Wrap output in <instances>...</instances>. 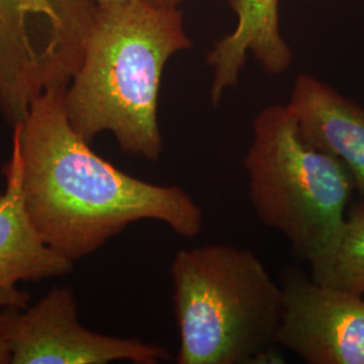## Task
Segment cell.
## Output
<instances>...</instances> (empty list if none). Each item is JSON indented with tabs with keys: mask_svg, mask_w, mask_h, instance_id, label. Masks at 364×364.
I'll return each mask as SVG.
<instances>
[{
	"mask_svg": "<svg viewBox=\"0 0 364 364\" xmlns=\"http://www.w3.org/2000/svg\"><path fill=\"white\" fill-rule=\"evenodd\" d=\"M65 91L41 95L13 127L25 205L42 240L75 262L135 221H161L185 237L200 234L203 212L186 191L138 180L92 150L69 123Z\"/></svg>",
	"mask_w": 364,
	"mask_h": 364,
	"instance_id": "1",
	"label": "cell"
},
{
	"mask_svg": "<svg viewBox=\"0 0 364 364\" xmlns=\"http://www.w3.org/2000/svg\"><path fill=\"white\" fill-rule=\"evenodd\" d=\"M192 46L178 9L130 0L96 9L81 64L65 91L69 123L91 144L111 132L130 156L164 150L158 95L170 58Z\"/></svg>",
	"mask_w": 364,
	"mask_h": 364,
	"instance_id": "2",
	"label": "cell"
},
{
	"mask_svg": "<svg viewBox=\"0 0 364 364\" xmlns=\"http://www.w3.org/2000/svg\"><path fill=\"white\" fill-rule=\"evenodd\" d=\"M170 274L177 363H255L269 355L285 297L252 251L228 245L180 250Z\"/></svg>",
	"mask_w": 364,
	"mask_h": 364,
	"instance_id": "3",
	"label": "cell"
},
{
	"mask_svg": "<svg viewBox=\"0 0 364 364\" xmlns=\"http://www.w3.org/2000/svg\"><path fill=\"white\" fill-rule=\"evenodd\" d=\"M245 169L258 219L297 255L311 262L335 245L355 182L340 159L304 142L289 105L258 112Z\"/></svg>",
	"mask_w": 364,
	"mask_h": 364,
	"instance_id": "4",
	"label": "cell"
},
{
	"mask_svg": "<svg viewBox=\"0 0 364 364\" xmlns=\"http://www.w3.org/2000/svg\"><path fill=\"white\" fill-rule=\"evenodd\" d=\"M0 338L11 350V364H156L170 358L159 344L88 331L78 321L77 302L69 289H54L25 309H3Z\"/></svg>",
	"mask_w": 364,
	"mask_h": 364,
	"instance_id": "5",
	"label": "cell"
},
{
	"mask_svg": "<svg viewBox=\"0 0 364 364\" xmlns=\"http://www.w3.org/2000/svg\"><path fill=\"white\" fill-rule=\"evenodd\" d=\"M277 343L311 364H364L363 296L291 270Z\"/></svg>",
	"mask_w": 364,
	"mask_h": 364,
	"instance_id": "6",
	"label": "cell"
},
{
	"mask_svg": "<svg viewBox=\"0 0 364 364\" xmlns=\"http://www.w3.org/2000/svg\"><path fill=\"white\" fill-rule=\"evenodd\" d=\"M4 176L6 189L0 195V309H25L30 296L18 289L19 282L63 277L73 270V262L49 247L28 218L21 147L14 134Z\"/></svg>",
	"mask_w": 364,
	"mask_h": 364,
	"instance_id": "7",
	"label": "cell"
},
{
	"mask_svg": "<svg viewBox=\"0 0 364 364\" xmlns=\"http://www.w3.org/2000/svg\"><path fill=\"white\" fill-rule=\"evenodd\" d=\"M287 105L304 142L340 159L364 197V108L309 75H299Z\"/></svg>",
	"mask_w": 364,
	"mask_h": 364,
	"instance_id": "8",
	"label": "cell"
},
{
	"mask_svg": "<svg viewBox=\"0 0 364 364\" xmlns=\"http://www.w3.org/2000/svg\"><path fill=\"white\" fill-rule=\"evenodd\" d=\"M236 26L207 54L212 68L210 102L220 103L224 92L235 88L251 54L270 75H279L293 63V53L282 37L279 0H230Z\"/></svg>",
	"mask_w": 364,
	"mask_h": 364,
	"instance_id": "9",
	"label": "cell"
},
{
	"mask_svg": "<svg viewBox=\"0 0 364 364\" xmlns=\"http://www.w3.org/2000/svg\"><path fill=\"white\" fill-rule=\"evenodd\" d=\"M309 264L314 282L364 296V197L347 212L335 245Z\"/></svg>",
	"mask_w": 364,
	"mask_h": 364,
	"instance_id": "10",
	"label": "cell"
},
{
	"mask_svg": "<svg viewBox=\"0 0 364 364\" xmlns=\"http://www.w3.org/2000/svg\"><path fill=\"white\" fill-rule=\"evenodd\" d=\"M11 360H13L11 350L6 343V340L0 338V364H11Z\"/></svg>",
	"mask_w": 364,
	"mask_h": 364,
	"instance_id": "11",
	"label": "cell"
},
{
	"mask_svg": "<svg viewBox=\"0 0 364 364\" xmlns=\"http://www.w3.org/2000/svg\"><path fill=\"white\" fill-rule=\"evenodd\" d=\"M144 1L162 9H178V6L185 0H144Z\"/></svg>",
	"mask_w": 364,
	"mask_h": 364,
	"instance_id": "12",
	"label": "cell"
},
{
	"mask_svg": "<svg viewBox=\"0 0 364 364\" xmlns=\"http://www.w3.org/2000/svg\"><path fill=\"white\" fill-rule=\"evenodd\" d=\"M90 1L96 9H109V7H117L120 4H124L130 0H90Z\"/></svg>",
	"mask_w": 364,
	"mask_h": 364,
	"instance_id": "13",
	"label": "cell"
}]
</instances>
